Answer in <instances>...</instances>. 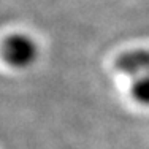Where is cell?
<instances>
[{"label": "cell", "instance_id": "1", "mask_svg": "<svg viewBox=\"0 0 149 149\" xmlns=\"http://www.w3.org/2000/svg\"><path fill=\"white\" fill-rule=\"evenodd\" d=\"M38 57V46L22 33L10 35L3 43V59L15 68H27Z\"/></svg>", "mask_w": 149, "mask_h": 149}, {"label": "cell", "instance_id": "2", "mask_svg": "<svg viewBox=\"0 0 149 149\" xmlns=\"http://www.w3.org/2000/svg\"><path fill=\"white\" fill-rule=\"evenodd\" d=\"M116 67L122 73L149 74V51H136L120 56L116 62Z\"/></svg>", "mask_w": 149, "mask_h": 149}, {"label": "cell", "instance_id": "3", "mask_svg": "<svg viewBox=\"0 0 149 149\" xmlns=\"http://www.w3.org/2000/svg\"><path fill=\"white\" fill-rule=\"evenodd\" d=\"M132 98L136 103L149 106V74H141L132 84Z\"/></svg>", "mask_w": 149, "mask_h": 149}]
</instances>
